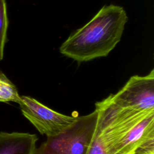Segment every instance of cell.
Returning <instances> with one entry per match:
<instances>
[{
	"label": "cell",
	"instance_id": "cell-3",
	"mask_svg": "<svg viewBox=\"0 0 154 154\" xmlns=\"http://www.w3.org/2000/svg\"><path fill=\"white\" fill-rule=\"evenodd\" d=\"M108 98L116 106L137 111H154V69L145 76L134 75Z\"/></svg>",
	"mask_w": 154,
	"mask_h": 154
},
{
	"label": "cell",
	"instance_id": "cell-1",
	"mask_svg": "<svg viewBox=\"0 0 154 154\" xmlns=\"http://www.w3.org/2000/svg\"><path fill=\"white\" fill-rule=\"evenodd\" d=\"M128 20L123 7L104 5L62 43L60 52L78 62L106 57L120 41Z\"/></svg>",
	"mask_w": 154,
	"mask_h": 154
},
{
	"label": "cell",
	"instance_id": "cell-5",
	"mask_svg": "<svg viewBox=\"0 0 154 154\" xmlns=\"http://www.w3.org/2000/svg\"><path fill=\"white\" fill-rule=\"evenodd\" d=\"M154 138V112L132 128L112 148L111 154H131L138 146Z\"/></svg>",
	"mask_w": 154,
	"mask_h": 154
},
{
	"label": "cell",
	"instance_id": "cell-7",
	"mask_svg": "<svg viewBox=\"0 0 154 154\" xmlns=\"http://www.w3.org/2000/svg\"><path fill=\"white\" fill-rule=\"evenodd\" d=\"M20 101V96L16 85L3 72L0 71V102H14L19 104Z\"/></svg>",
	"mask_w": 154,
	"mask_h": 154
},
{
	"label": "cell",
	"instance_id": "cell-8",
	"mask_svg": "<svg viewBox=\"0 0 154 154\" xmlns=\"http://www.w3.org/2000/svg\"><path fill=\"white\" fill-rule=\"evenodd\" d=\"M8 19L5 0H0V61L4 58V50L7 40Z\"/></svg>",
	"mask_w": 154,
	"mask_h": 154
},
{
	"label": "cell",
	"instance_id": "cell-9",
	"mask_svg": "<svg viewBox=\"0 0 154 154\" xmlns=\"http://www.w3.org/2000/svg\"><path fill=\"white\" fill-rule=\"evenodd\" d=\"M131 154H154V138L138 146Z\"/></svg>",
	"mask_w": 154,
	"mask_h": 154
},
{
	"label": "cell",
	"instance_id": "cell-6",
	"mask_svg": "<svg viewBox=\"0 0 154 154\" xmlns=\"http://www.w3.org/2000/svg\"><path fill=\"white\" fill-rule=\"evenodd\" d=\"M38 137L25 132H0V154H35Z\"/></svg>",
	"mask_w": 154,
	"mask_h": 154
},
{
	"label": "cell",
	"instance_id": "cell-2",
	"mask_svg": "<svg viewBox=\"0 0 154 154\" xmlns=\"http://www.w3.org/2000/svg\"><path fill=\"white\" fill-rule=\"evenodd\" d=\"M98 112L77 117L61 133L47 137L36 149L35 154H87L97 123Z\"/></svg>",
	"mask_w": 154,
	"mask_h": 154
},
{
	"label": "cell",
	"instance_id": "cell-4",
	"mask_svg": "<svg viewBox=\"0 0 154 154\" xmlns=\"http://www.w3.org/2000/svg\"><path fill=\"white\" fill-rule=\"evenodd\" d=\"M20 98L19 105L22 114L42 135L47 137L56 135L76 119L77 117L58 112L31 97L20 96Z\"/></svg>",
	"mask_w": 154,
	"mask_h": 154
}]
</instances>
